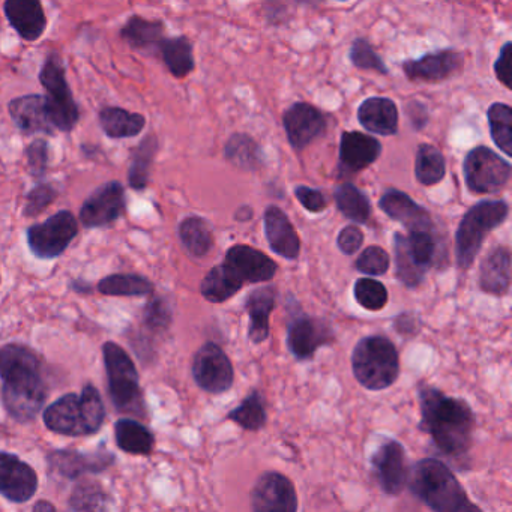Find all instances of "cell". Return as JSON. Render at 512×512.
I'll list each match as a JSON object with an SVG mask.
<instances>
[{"mask_svg":"<svg viewBox=\"0 0 512 512\" xmlns=\"http://www.w3.org/2000/svg\"><path fill=\"white\" fill-rule=\"evenodd\" d=\"M421 430L433 437L437 448L446 455H463L472 445L475 416L466 401L448 397L439 389L419 391Z\"/></svg>","mask_w":512,"mask_h":512,"instance_id":"1","label":"cell"},{"mask_svg":"<svg viewBox=\"0 0 512 512\" xmlns=\"http://www.w3.org/2000/svg\"><path fill=\"white\" fill-rule=\"evenodd\" d=\"M410 490L433 511H479L478 506L470 502L451 469L436 458H425L416 463L412 470Z\"/></svg>","mask_w":512,"mask_h":512,"instance_id":"2","label":"cell"},{"mask_svg":"<svg viewBox=\"0 0 512 512\" xmlns=\"http://www.w3.org/2000/svg\"><path fill=\"white\" fill-rule=\"evenodd\" d=\"M106 418L100 392L85 386L82 395L67 394L50 404L44 412V424L53 433L64 436H89L100 431Z\"/></svg>","mask_w":512,"mask_h":512,"instance_id":"3","label":"cell"},{"mask_svg":"<svg viewBox=\"0 0 512 512\" xmlns=\"http://www.w3.org/2000/svg\"><path fill=\"white\" fill-rule=\"evenodd\" d=\"M355 379L370 391L394 385L400 374V359L394 343L383 335L362 338L352 355Z\"/></svg>","mask_w":512,"mask_h":512,"instance_id":"4","label":"cell"},{"mask_svg":"<svg viewBox=\"0 0 512 512\" xmlns=\"http://www.w3.org/2000/svg\"><path fill=\"white\" fill-rule=\"evenodd\" d=\"M509 215L508 203L503 200H484L469 209L457 230L455 238V253L457 265L461 271H466L473 265L478 256L485 236L502 226Z\"/></svg>","mask_w":512,"mask_h":512,"instance_id":"5","label":"cell"},{"mask_svg":"<svg viewBox=\"0 0 512 512\" xmlns=\"http://www.w3.org/2000/svg\"><path fill=\"white\" fill-rule=\"evenodd\" d=\"M103 353L109 377L110 397L116 409L131 415H145V400L139 385V374L128 353L112 341L104 344Z\"/></svg>","mask_w":512,"mask_h":512,"instance_id":"6","label":"cell"},{"mask_svg":"<svg viewBox=\"0 0 512 512\" xmlns=\"http://www.w3.org/2000/svg\"><path fill=\"white\" fill-rule=\"evenodd\" d=\"M40 82L46 89L47 110L56 130L70 133L80 119V110L67 82L64 61L58 53L47 56L41 68Z\"/></svg>","mask_w":512,"mask_h":512,"instance_id":"7","label":"cell"},{"mask_svg":"<svg viewBox=\"0 0 512 512\" xmlns=\"http://www.w3.org/2000/svg\"><path fill=\"white\" fill-rule=\"evenodd\" d=\"M467 188L475 194H491L502 190L511 178V164L485 146H476L464 158Z\"/></svg>","mask_w":512,"mask_h":512,"instance_id":"8","label":"cell"},{"mask_svg":"<svg viewBox=\"0 0 512 512\" xmlns=\"http://www.w3.org/2000/svg\"><path fill=\"white\" fill-rule=\"evenodd\" d=\"M77 232L79 224L74 215L70 211H61L44 223L29 227V248L40 259H55L67 250Z\"/></svg>","mask_w":512,"mask_h":512,"instance_id":"9","label":"cell"},{"mask_svg":"<svg viewBox=\"0 0 512 512\" xmlns=\"http://www.w3.org/2000/svg\"><path fill=\"white\" fill-rule=\"evenodd\" d=\"M47 388L41 373L26 374L4 380L2 400L16 421H32L46 403Z\"/></svg>","mask_w":512,"mask_h":512,"instance_id":"10","label":"cell"},{"mask_svg":"<svg viewBox=\"0 0 512 512\" xmlns=\"http://www.w3.org/2000/svg\"><path fill=\"white\" fill-rule=\"evenodd\" d=\"M193 376L197 385L209 394H223L235 380L232 362L215 343H206L194 356Z\"/></svg>","mask_w":512,"mask_h":512,"instance_id":"11","label":"cell"},{"mask_svg":"<svg viewBox=\"0 0 512 512\" xmlns=\"http://www.w3.org/2000/svg\"><path fill=\"white\" fill-rule=\"evenodd\" d=\"M125 212V190L121 182L101 185L83 203L80 220L86 229L109 226Z\"/></svg>","mask_w":512,"mask_h":512,"instance_id":"12","label":"cell"},{"mask_svg":"<svg viewBox=\"0 0 512 512\" xmlns=\"http://www.w3.org/2000/svg\"><path fill=\"white\" fill-rule=\"evenodd\" d=\"M251 508L256 512H295L298 509L295 485L281 473H263L251 491Z\"/></svg>","mask_w":512,"mask_h":512,"instance_id":"13","label":"cell"},{"mask_svg":"<svg viewBox=\"0 0 512 512\" xmlns=\"http://www.w3.org/2000/svg\"><path fill=\"white\" fill-rule=\"evenodd\" d=\"M283 127L292 148L301 152L326 133L328 122L311 104L295 103L284 112Z\"/></svg>","mask_w":512,"mask_h":512,"instance_id":"14","label":"cell"},{"mask_svg":"<svg viewBox=\"0 0 512 512\" xmlns=\"http://www.w3.org/2000/svg\"><path fill=\"white\" fill-rule=\"evenodd\" d=\"M332 341H334V332L325 320L298 316L290 322L287 346L298 361L313 358L317 349L328 346Z\"/></svg>","mask_w":512,"mask_h":512,"instance_id":"15","label":"cell"},{"mask_svg":"<svg viewBox=\"0 0 512 512\" xmlns=\"http://www.w3.org/2000/svg\"><path fill=\"white\" fill-rule=\"evenodd\" d=\"M38 476L17 455L0 452V494L14 503L28 502L35 496Z\"/></svg>","mask_w":512,"mask_h":512,"instance_id":"16","label":"cell"},{"mask_svg":"<svg viewBox=\"0 0 512 512\" xmlns=\"http://www.w3.org/2000/svg\"><path fill=\"white\" fill-rule=\"evenodd\" d=\"M463 65V53L446 49L428 53L422 58L409 59L404 61L401 67L407 79L412 82L439 83L454 76L463 68Z\"/></svg>","mask_w":512,"mask_h":512,"instance_id":"17","label":"cell"},{"mask_svg":"<svg viewBox=\"0 0 512 512\" xmlns=\"http://www.w3.org/2000/svg\"><path fill=\"white\" fill-rule=\"evenodd\" d=\"M224 265L245 283H266L277 274V263L262 251L248 245H233L226 254Z\"/></svg>","mask_w":512,"mask_h":512,"instance_id":"18","label":"cell"},{"mask_svg":"<svg viewBox=\"0 0 512 512\" xmlns=\"http://www.w3.org/2000/svg\"><path fill=\"white\" fill-rule=\"evenodd\" d=\"M374 473L386 494H400L407 481L406 452L397 440H389L373 455Z\"/></svg>","mask_w":512,"mask_h":512,"instance_id":"19","label":"cell"},{"mask_svg":"<svg viewBox=\"0 0 512 512\" xmlns=\"http://www.w3.org/2000/svg\"><path fill=\"white\" fill-rule=\"evenodd\" d=\"M5 16L14 31L25 41H38L47 29V17L41 0H7Z\"/></svg>","mask_w":512,"mask_h":512,"instance_id":"20","label":"cell"},{"mask_svg":"<svg viewBox=\"0 0 512 512\" xmlns=\"http://www.w3.org/2000/svg\"><path fill=\"white\" fill-rule=\"evenodd\" d=\"M382 154L379 140L359 131H344L340 140V167L355 173L376 163Z\"/></svg>","mask_w":512,"mask_h":512,"instance_id":"21","label":"cell"},{"mask_svg":"<svg viewBox=\"0 0 512 512\" xmlns=\"http://www.w3.org/2000/svg\"><path fill=\"white\" fill-rule=\"evenodd\" d=\"M11 119L17 125L22 133L25 134H50L55 133V125L47 110L46 97L41 95H26V97L16 98L11 101L10 106Z\"/></svg>","mask_w":512,"mask_h":512,"instance_id":"22","label":"cell"},{"mask_svg":"<svg viewBox=\"0 0 512 512\" xmlns=\"http://www.w3.org/2000/svg\"><path fill=\"white\" fill-rule=\"evenodd\" d=\"M380 209L392 220L406 226L409 230H434L430 212L413 202L406 193L389 190L379 202Z\"/></svg>","mask_w":512,"mask_h":512,"instance_id":"23","label":"cell"},{"mask_svg":"<svg viewBox=\"0 0 512 512\" xmlns=\"http://www.w3.org/2000/svg\"><path fill=\"white\" fill-rule=\"evenodd\" d=\"M265 233L269 247L284 259L296 260L301 253V241L289 217L278 206L265 211Z\"/></svg>","mask_w":512,"mask_h":512,"instance_id":"24","label":"cell"},{"mask_svg":"<svg viewBox=\"0 0 512 512\" xmlns=\"http://www.w3.org/2000/svg\"><path fill=\"white\" fill-rule=\"evenodd\" d=\"M112 454H80L77 451H56L49 455L50 467L65 478H79L85 473H97L107 469L113 463Z\"/></svg>","mask_w":512,"mask_h":512,"instance_id":"25","label":"cell"},{"mask_svg":"<svg viewBox=\"0 0 512 512\" xmlns=\"http://www.w3.org/2000/svg\"><path fill=\"white\" fill-rule=\"evenodd\" d=\"M358 121L370 133L394 136L398 131L397 104L389 98H368L359 106Z\"/></svg>","mask_w":512,"mask_h":512,"instance_id":"26","label":"cell"},{"mask_svg":"<svg viewBox=\"0 0 512 512\" xmlns=\"http://www.w3.org/2000/svg\"><path fill=\"white\" fill-rule=\"evenodd\" d=\"M479 284L484 292L503 296L511 286V253L508 248L497 247L485 257L481 265Z\"/></svg>","mask_w":512,"mask_h":512,"instance_id":"27","label":"cell"},{"mask_svg":"<svg viewBox=\"0 0 512 512\" xmlns=\"http://www.w3.org/2000/svg\"><path fill=\"white\" fill-rule=\"evenodd\" d=\"M275 298L277 292L274 287L265 286L253 290L245 302L251 320L248 335L253 343H263L269 337V314L274 310Z\"/></svg>","mask_w":512,"mask_h":512,"instance_id":"28","label":"cell"},{"mask_svg":"<svg viewBox=\"0 0 512 512\" xmlns=\"http://www.w3.org/2000/svg\"><path fill=\"white\" fill-rule=\"evenodd\" d=\"M145 125V116L128 112L121 107H106L100 112L101 130L110 139H130L139 136Z\"/></svg>","mask_w":512,"mask_h":512,"instance_id":"29","label":"cell"},{"mask_svg":"<svg viewBox=\"0 0 512 512\" xmlns=\"http://www.w3.org/2000/svg\"><path fill=\"white\" fill-rule=\"evenodd\" d=\"M121 37L133 49L151 52L160 49L161 41L164 40V25L133 16L122 28Z\"/></svg>","mask_w":512,"mask_h":512,"instance_id":"30","label":"cell"},{"mask_svg":"<svg viewBox=\"0 0 512 512\" xmlns=\"http://www.w3.org/2000/svg\"><path fill=\"white\" fill-rule=\"evenodd\" d=\"M244 283L233 274L229 266L218 265L209 271L205 280L202 281L200 292L206 301L212 304H221V302L229 301L232 296H235L239 290L242 289Z\"/></svg>","mask_w":512,"mask_h":512,"instance_id":"31","label":"cell"},{"mask_svg":"<svg viewBox=\"0 0 512 512\" xmlns=\"http://www.w3.org/2000/svg\"><path fill=\"white\" fill-rule=\"evenodd\" d=\"M41 373L37 355L22 344L0 347V377L2 380L25 374Z\"/></svg>","mask_w":512,"mask_h":512,"instance_id":"32","label":"cell"},{"mask_svg":"<svg viewBox=\"0 0 512 512\" xmlns=\"http://www.w3.org/2000/svg\"><path fill=\"white\" fill-rule=\"evenodd\" d=\"M116 442L122 451L134 455H149L154 449V434L134 419H119L115 425Z\"/></svg>","mask_w":512,"mask_h":512,"instance_id":"33","label":"cell"},{"mask_svg":"<svg viewBox=\"0 0 512 512\" xmlns=\"http://www.w3.org/2000/svg\"><path fill=\"white\" fill-rule=\"evenodd\" d=\"M224 157L233 166L241 170H254L262 166V149L253 137L244 133H236L227 140L224 146Z\"/></svg>","mask_w":512,"mask_h":512,"instance_id":"34","label":"cell"},{"mask_svg":"<svg viewBox=\"0 0 512 512\" xmlns=\"http://www.w3.org/2000/svg\"><path fill=\"white\" fill-rule=\"evenodd\" d=\"M164 64L176 79H184L194 70L193 46L185 37L164 38L160 44Z\"/></svg>","mask_w":512,"mask_h":512,"instance_id":"35","label":"cell"},{"mask_svg":"<svg viewBox=\"0 0 512 512\" xmlns=\"http://www.w3.org/2000/svg\"><path fill=\"white\" fill-rule=\"evenodd\" d=\"M446 173L445 157L433 145H419L416 152L415 176L419 184L433 187L443 181Z\"/></svg>","mask_w":512,"mask_h":512,"instance_id":"36","label":"cell"},{"mask_svg":"<svg viewBox=\"0 0 512 512\" xmlns=\"http://www.w3.org/2000/svg\"><path fill=\"white\" fill-rule=\"evenodd\" d=\"M337 208L353 223L365 224L371 215L368 197L353 184H341L334 194Z\"/></svg>","mask_w":512,"mask_h":512,"instance_id":"37","label":"cell"},{"mask_svg":"<svg viewBox=\"0 0 512 512\" xmlns=\"http://www.w3.org/2000/svg\"><path fill=\"white\" fill-rule=\"evenodd\" d=\"M179 238L194 257H203L211 251L212 232L203 218L188 217L179 226Z\"/></svg>","mask_w":512,"mask_h":512,"instance_id":"38","label":"cell"},{"mask_svg":"<svg viewBox=\"0 0 512 512\" xmlns=\"http://www.w3.org/2000/svg\"><path fill=\"white\" fill-rule=\"evenodd\" d=\"M158 152V139L155 136H148L133 154L131 160L130 172H128V181L131 188L142 191L148 187L149 172H151L152 163Z\"/></svg>","mask_w":512,"mask_h":512,"instance_id":"39","label":"cell"},{"mask_svg":"<svg viewBox=\"0 0 512 512\" xmlns=\"http://www.w3.org/2000/svg\"><path fill=\"white\" fill-rule=\"evenodd\" d=\"M488 127L494 145L506 155L512 157V109L508 104L494 103L487 110Z\"/></svg>","mask_w":512,"mask_h":512,"instance_id":"40","label":"cell"},{"mask_svg":"<svg viewBox=\"0 0 512 512\" xmlns=\"http://www.w3.org/2000/svg\"><path fill=\"white\" fill-rule=\"evenodd\" d=\"M98 290L110 296H146L151 295L154 286L140 275L116 274L101 280Z\"/></svg>","mask_w":512,"mask_h":512,"instance_id":"41","label":"cell"},{"mask_svg":"<svg viewBox=\"0 0 512 512\" xmlns=\"http://www.w3.org/2000/svg\"><path fill=\"white\" fill-rule=\"evenodd\" d=\"M229 419L241 425L244 430H260L266 422L265 403L260 392L254 391L248 395L238 409L230 412Z\"/></svg>","mask_w":512,"mask_h":512,"instance_id":"42","label":"cell"},{"mask_svg":"<svg viewBox=\"0 0 512 512\" xmlns=\"http://www.w3.org/2000/svg\"><path fill=\"white\" fill-rule=\"evenodd\" d=\"M353 292H355L356 302L365 310H383L388 304V290L380 281L361 278L356 281Z\"/></svg>","mask_w":512,"mask_h":512,"instance_id":"43","label":"cell"},{"mask_svg":"<svg viewBox=\"0 0 512 512\" xmlns=\"http://www.w3.org/2000/svg\"><path fill=\"white\" fill-rule=\"evenodd\" d=\"M349 58L353 67L358 68V70L376 71V73L382 74V76L389 74L388 67H386L383 59L377 55L376 50L364 38H356L353 41L352 47H350Z\"/></svg>","mask_w":512,"mask_h":512,"instance_id":"44","label":"cell"},{"mask_svg":"<svg viewBox=\"0 0 512 512\" xmlns=\"http://www.w3.org/2000/svg\"><path fill=\"white\" fill-rule=\"evenodd\" d=\"M107 497L100 485L94 482L82 484L74 491L71 497V508L76 511H97L106 509Z\"/></svg>","mask_w":512,"mask_h":512,"instance_id":"45","label":"cell"},{"mask_svg":"<svg viewBox=\"0 0 512 512\" xmlns=\"http://www.w3.org/2000/svg\"><path fill=\"white\" fill-rule=\"evenodd\" d=\"M356 269L362 274L385 275L391 266V257L377 245L365 248L355 263Z\"/></svg>","mask_w":512,"mask_h":512,"instance_id":"46","label":"cell"},{"mask_svg":"<svg viewBox=\"0 0 512 512\" xmlns=\"http://www.w3.org/2000/svg\"><path fill=\"white\" fill-rule=\"evenodd\" d=\"M56 197H58V191L52 185H38L26 197V217H35V215L41 214L44 209L49 208L55 202Z\"/></svg>","mask_w":512,"mask_h":512,"instance_id":"47","label":"cell"},{"mask_svg":"<svg viewBox=\"0 0 512 512\" xmlns=\"http://www.w3.org/2000/svg\"><path fill=\"white\" fill-rule=\"evenodd\" d=\"M146 325L155 331H164L172 323V310L163 298H154L145 310Z\"/></svg>","mask_w":512,"mask_h":512,"instance_id":"48","label":"cell"},{"mask_svg":"<svg viewBox=\"0 0 512 512\" xmlns=\"http://www.w3.org/2000/svg\"><path fill=\"white\" fill-rule=\"evenodd\" d=\"M26 160H28V169L35 178L44 176L49 164V146L46 140L38 139L32 142L26 149Z\"/></svg>","mask_w":512,"mask_h":512,"instance_id":"49","label":"cell"},{"mask_svg":"<svg viewBox=\"0 0 512 512\" xmlns=\"http://www.w3.org/2000/svg\"><path fill=\"white\" fill-rule=\"evenodd\" d=\"M512 43L508 41L505 46L500 49L499 56L494 62V74L497 80L505 86L506 89L512 88Z\"/></svg>","mask_w":512,"mask_h":512,"instance_id":"50","label":"cell"},{"mask_svg":"<svg viewBox=\"0 0 512 512\" xmlns=\"http://www.w3.org/2000/svg\"><path fill=\"white\" fill-rule=\"evenodd\" d=\"M295 196L307 211L314 212V214L322 212L328 205L322 191L304 187V185L295 188Z\"/></svg>","mask_w":512,"mask_h":512,"instance_id":"51","label":"cell"},{"mask_svg":"<svg viewBox=\"0 0 512 512\" xmlns=\"http://www.w3.org/2000/svg\"><path fill=\"white\" fill-rule=\"evenodd\" d=\"M338 248L347 256L355 254L364 244V233L356 226H347L341 230L337 239Z\"/></svg>","mask_w":512,"mask_h":512,"instance_id":"52","label":"cell"},{"mask_svg":"<svg viewBox=\"0 0 512 512\" xmlns=\"http://www.w3.org/2000/svg\"><path fill=\"white\" fill-rule=\"evenodd\" d=\"M407 116H409L410 124L415 130H422L428 122L427 107L419 101H410L406 107Z\"/></svg>","mask_w":512,"mask_h":512,"instance_id":"53","label":"cell"},{"mask_svg":"<svg viewBox=\"0 0 512 512\" xmlns=\"http://www.w3.org/2000/svg\"><path fill=\"white\" fill-rule=\"evenodd\" d=\"M35 511H55V506L50 505L47 500H41L34 506Z\"/></svg>","mask_w":512,"mask_h":512,"instance_id":"54","label":"cell"},{"mask_svg":"<svg viewBox=\"0 0 512 512\" xmlns=\"http://www.w3.org/2000/svg\"><path fill=\"white\" fill-rule=\"evenodd\" d=\"M340 2H346V0H340Z\"/></svg>","mask_w":512,"mask_h":512,"instance_id":"55","label":"cell"}]
</instances>
